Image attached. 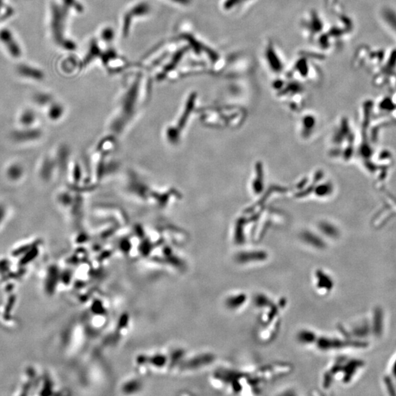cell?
Segmentation results:
<instances>
[{"instance_id":"obj_1","label":"cell","mask_w":396,"mask_h":396,"mask_svg":"<svg viewBox=\"0 0 396 396\" xmlns=\"http://www.w3.org/2000/svg\"><path fill=\"white\" fill-rule=\"evenodd\" d=\"M0 43H2L12 57L15 59L21 57L22 55L21 46L11 30L8 29L0 30Z\"/></svg>"},{"instance_id":"obj_2","label":"cell","mask_w":396,"mask_h":396,"mask_svg":"<svg viewBox=\"0 0 396 396\" xmlns=\"http://www.w3.org/2000/svg\"><path fill=\"white\" fill-rule=\"evenodd\" d=\"M19 75L22 77L33 80L41 81L44 78V74L40 69L33 67L32 65L22 64L18 67Z\"/></svg>"}]
</instances>
